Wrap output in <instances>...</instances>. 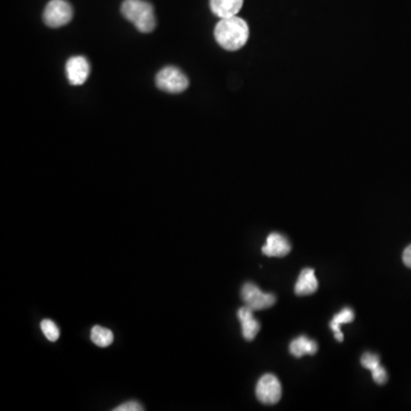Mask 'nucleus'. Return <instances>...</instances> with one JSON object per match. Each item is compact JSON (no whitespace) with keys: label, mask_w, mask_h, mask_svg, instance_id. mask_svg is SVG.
<instances>
[{"label":"nucleus","mask_w":411,"mask_h":411,"mask_svg":"<svg viewBox=\"0 0 411 411\" xmlns=\"http://www.w3.org/2000/svg\"><path fill=\"white\" fill-rule=\"evenodd\" d=\"M241 299L246 306L253 311L267 310L276 304V299L274 294L262 292L255 283H247L242 286Z\"/></svg>","instance_id":"5"},{"label":"nucleus","mask_w":411,"mask_h":411,"mask_svg":"<svg viewBox=\"0 0 411 411\" xmlns=\"http://www.w3.org/2000/svg\"><path fill=\"white\" fill-rule=\"evenodd\" d=\"M113 338L114 337H113L112 331L107 328L100 326H94L91 328V339L95 345L107 348L112 344Z\"/></svg>","instance_id":"14"},{"label":"nucleus","mask_w":411,"mask_h":411,"mask_svg":"<svg viewBox=\"0 0 411 411\" xmlns=\"http://www.w3.org/2000/svg\"><path fill=\"white\" fill-rule=\"evenodd\" d=\"M292 251V245L286 237L280 233H271L267 237V244L263 246L262 253L269 257H285Z\"/></svg>","instance_id":"8"},{"label":"nucleus","mask_w":411,"mask_h":411,"mask_svg":"<svg viewBox=\"0 0 411 411\" xmlns=\"http://www.w3.org/2000/svg\"><path fill=\"white\" fill-rule=\"evenodd\" d=\"M217 44L226 50H238L249 38L248 24L238 16L221 19L214 30Z\"/></svg>","instance_id":"1"},{"label":"nucleus","mask_w":411,"mask_h":411,"mask_svg":"<svg viewBox=\"0 0 411 411\" xmlns=\"http://www.w3.org/2000/svg\"><path fill=\"white\" fill-rule=\"evenodd\" d=\"M283 389L279 380L274 375L265 374L260 378L256 385V396L263 405H276L281 399Z\"/></svg>","instance_id":"6"},{"label":"nucleus","mask_w":411,"mask_h":411,"mask_svg":"<svg viewBox=\"0 0 411 411\" xmlns=\"http://www.w3.org/2000/svg\"><path fill=\"white\" fill-rule=\"evenodd\" d=\"M402 260H403V263H405V267L411 269V245H409L408 247L405 249V251H403Z\"/></svg>","instance_id":"19"},{"label":"nucleus","mask_w":411,"mask_h":411,"mask_svg":"<svg viewBox=\"0 0 411 411\" xmlns=\"http://www.w3.org/2000/svg\"><path fill=\"white\" fill-rule=\"evenodd\" d=\"M121 13L129 22L135 25L143 33L152 32L156 28L154 7L144 0H125L121 5Z\"/></svg>","instance_id":"2"},{"label":"nucleus","mask_w":411,"mask_h":411,"mask_svg":"<svg viewBox=\"0 0 411 411\" xmlns=\"http://www.w3.org/2000/svg\"><path fill=\"white\" fill-rule=\"evenodd\" d=\"M319 283L313 269H304L296 281L295 294L297 296L313 295L317 292Z\"/></svg>","instance_id":"10"},{"label":"nucleus","mask_w":411,"mask_h":411,"mask_svg":"<svg viewBox=\"0 0 411 411\" xmlns=\"http://www.w3.org/2000/svg\"><path fill=\"white\" fill-rule=\"evenodd\" d=\"M244 5V0H211V8L221 19L237 16Z\"/></svg>","instance_id":"11"},{"label":"nucleus","mask_w":411,"mask_h":411,"mask_svg":"<svg viewBox=\"0 0 411 411\" xmlns=\"http://www.w3.org/2000/svg\"><path fill=\"white\" fill-rule=\"evenodd\" d=\"M238 319L241 324L242 337L251 342L261 330V324L254 317V311L248 306H242L238 310Z\"/></svg>","instance_id":"9"},{"label":"nucleus","mask_w":411,"mask_h":411,"mask_svg":"<svg viewBox=\"0 0 411 411\" xmlns=\"http://www.w3.org/2000/svg\"><path fill=\"white\" fill-rule=\"evenodd\" d=\"M353 320H354V311L350 308H344L339 313L334 315L333 320L330 321L329 326L334 331L335 338L338 342L344 341V335H343L342 330H341V326L350 324Z\"/></svg>","instance_id":"13"},{"label":"nucleus","mask_w":411,"mask_h":411,"mask_svg":"<svg viewBox=\"0 0 411 411\" xmlns=\"http://www.w3.org/2000/svg\"><path fill=\"white\" fill-rule=\"evenodd\" d=\"M73 7L66 0H50L45 8V24L50 28H61L73 20Z\"/></svg>","instance_id":"4"},{"label":"nucleus","mask_w":411,"mask_h":411,"mask_svg":"<svg viewBox=\"0 0 411 411\" xmlns=\"http://www.w3.org/2000/svg\"><path fill=\"white\" fill-rule=\"evenodd\" d=\"M371 374H373L375 383L378 384V385H384V384L387 383V380H389L387 371L382 366L377 367L376 369L371 371Z\"/></svg>","instance_id":"18"},{"label":"nucleus","mask_w":411,"mask_h":411,"mask_svg":"<svg viewBox=\"0 0 411 411\" xmlns=\"http://www.w3.org/2000/svg\"><path fill=\"white\" fill-rule=\"evenodd\" d=\"M41 330L44 333L45 337L50 341V342H57V339L60 338V329L57 328V324H54L53 321L45 319L41 321Z\"/></svg>","instance_id":"15"},{"label":"nucleus","mask_w":411,"mask_h":411,"mask_svg":"<svg viewBox=\"0 0 411 411\" xmlns=\"http://www.w3.org/2000/svg\"><path fill=\"white\" fill-rule=\"evenodd\" d=\"M289 351L296 358H301L306 354L314 355L317 352V344L306 336H299L290 343Z\"/></svg>","instance_id":"12"},{"label":"nucleus","mask_w":411,"mask_h":411,"mask_svg":"<svg viewBox=\"0 0 411 411\" xmlns=\"http://www.w3.org/2000/svg\"><path fill=\"white\" fill-rule=\"evenodd\" d=\"M114 411H143L144 407L135 401V400H130V401L125 402L123 405H118L117 408L113 409Z\"/></svg>","instance_id":"17"},{"label":"nucleus","mask_w":411,"mask_h":411,"mask_svg":"<svg viewBox=\"0 0 411 411\" xmlns=\"http://www.w3.org/2000/svg\"><path fill=\"white\" fill-rule=\"evenodd\" d=\"M156 84L163 91L170 94H179L188 87V79L175 66H167L158 73Z\"/></svg>","instance_id":"3"},{"label":"nucleus","mask_w":411,"mask_h":411,"mask_svg":"<svg viewBox=\"0 0 411 411\" xmlns=\"http://www.w3.org/2000/svg\"><path fill=\"white\" fill-rule=\"evenodd\" d=\"M361 364L368 371H373L380 366V355L367 352L361 357Z\"/></svg>","instance_id":"16"},{"label":"nucleus","mask_w":411,"mask_h":411,"mask_svg":"<svg viewBox=\"0 0 411 411\" xmlns=\"http://www.w3.org/2000/svg\"><path fill=\"white\" fill-rule=\"evenodd\" d=\"M89 63L84 57H73L66 62V77L71 85L80 86L85 84L89 75Z\"/></svg>","instance_id":"7"}]
</instances>
